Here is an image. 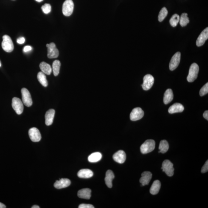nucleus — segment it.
<instances>
[{
  "label": "nucleus",
  "instance_id": "nucleus-22",
  "mask_svg": "<svg viewBox=\"0 0 208 208\" xmlns=\"http://www.w3.org/2000/svg\"><path fill=\"white\" fill-rule=\"evenodd\" d=\"M161 187L160 181L156 180L153 182L150 189V193L152 195H155L159 193Z\"/></svg>",
  "mask_w": 208,
  "mask_h": 208
},
{
  "label": "nucleus",
  "instance_id": "nucleus-37",
  "mask_svg": "<svg viewBox=\"0 0 208 208\" xmlns=\"http://www.w3.org/2000/svg\"><path fill=\"white\" fill-rule=\"evenodd\" d=\"M25 39H24V38L23 37H21L19 38L17 40V43L19 44H22L24 43L25 42Z\"/></svg>",
  "mask_w": 208,
  "mask_h": 208
},
{
  "label": "nucleus",
  "instance_id": "nucleus-41",
  "mask_svg": "<svg viewBox=\"0 0 208 208\" xmlns=\"http://www.w3.org/2000/svg\"><path fill=\"white\" fill-rule=\"evenodd\" d=\"M35 1H37L38 2H41L43 1V0H35Z\"/></svg>",
  "mask_w": 208,
  "mask_h": 208
},
{
  "label": "nucleus",
  "instance_id": "nucleus-5",
  "mask_svg": "<svg viewBox=\"0 0 208 208\" xmlns=\"http://www.w3.org/2000/svg\"><path fill=\"white\" fill-rule=\"evenodd\" d=\"M174 165L170 160H166L162 163L161 169L169 177H172L174 174Z\"/></svg>",
  "mask_w": 208,
  "mask_h": 208
},
{
  "label": "nucleus",
  "instance_id": "nucleus-23",
  "mask_svg": "<svg viewBox=\"0 0 208 208\" xmlns=\"http://www.w3.org/2000/svg\"><path fill=\"white\" fill-rule=\"evenodd\" d=\"M174 98V94L171 89H167L164 95L163 102L165 104H167L171 102Z\"/></svg>",
  "mask_w": 208,
  "mask_h": 208
},
{
  "label": "nucleus",
  "instance_id": "nucleus-28",
  "mask_svg": "<svg viewBox=\"0 0 208 208\" xmlns=\"http://www.w3.org/2000/svg\"><path fill=\"white\" fill-rule=\"evenodd\" d=\"M61 67V63L60 61L56 60L54 61L53 64V70L54 75L57 76L60 73Z\"/></svg>",
  "mask_w": 208,
  "mask_h": 208
},
{
  "label": "nucleus",
  "instance_id": "nucleus-27",
  "mask_svg": "<svg viewBox=\"0 0 208 208\" xmlns=\"http://www.w3.org/2000/svg\"><path fill=\"white\" fill-rule=\"evenodd\" d=\"M169 148V144L168 142L165 140H162L159 145V149L160 151H159V153H165L168 151Z\"/></svg>",
  "mask_w": 208,
  "mask_h": 208
},
{
  "label": "nucleus",
  "instance_id": "nucleus-29",
  "mask_svg": "<svg viewBox=\"0 0 208 208\" xmlns=\"http://www.w3.org/2000/svg\"><path fill=\"white\" fill-rule=\"evenodd\" d=\"M179 22L181 26L182 27L186 26L189 22V19L188 17L187 14L183 13L180 17Z\"/></svg>",
  "mask_w": 208,
  "mask_h": 208
},
{
  "label": "nucleus",
  "instance_id": "nucleus-34",
  "mask_svg": "<svg viewBox=\"0 0 208 208\" xmlns=\"http://www.w3.org/2000/svg\"><path fill=\"white\" fill-rule=\"evenodd\" d=\"M208 171V161L207 160L203 165L202 167V168L201 172L202 173H205L207 172Z\"/></svg>",
  "mask_w": 208,
  "mask_h": 208
},
{
  "label": "nucleus",
  "instance_id": "nucleus-11",
  "mask_svg": "<svg viewBox=\"0 0 208 208\" xmlns=\"http://www.w3.org/2000/svg\"><path fill=\"white\" fill-rule=\"evenodd\" d=\"M181 53L179 52L176 53L171 58L169 63V69L174 71L178 66L180 61Z\"/></svg>",
  "mask_w": 208,
  "mask_h": 208
},
{
  "label": "nucleus",
  "instance_id": "nucleus-17",
  "mask_svg": "<svg viewBox=\"0 0 208 208\" xmlns=\"http://www.w3.org/2000/svg\"><path fill=\"white\" fill-rule=\"evenodd\" d=\"M55 110L50 109L46 112L45 115V124L47 126H50L52 124L55 115Z\"/></svg>",
  "mask_w": 208,
  "mask_h": 208
},
{
  "label": "nucleus",
  "instance_id": "nucleus-2",
  "mask_svg": "<svg viewBox=\"0 0 208 208\" xmlns=\"http://www.w3.org/2000/svg\"><path fill=\"white\" fill-rule=\"evenodd\" d=\"M199 68L196 63H193L190 68L189 73L187 77V80L189 82H193L197 78Z\"/></svg>",
  "mask_w": 208,
  "mask_h": 208
},
{
  "label": "nucleus",
  "instance_id": "nucleus-31",
  "mask_svg": "<svg viewBox=\"0 0 208 208\" xmlns=\"http://www.w3.org/2000/svg\"><path fill=\"white\" fill-rule=\"evenodd\" d=\"M168 10H167L166 7H164L161 10L160 13H159L158 20L160 22H162V21L165 19L168 14Z\"/></svg>",
  "mask_w": 208,
  "mask_h": 208
},
{
  "label": "nucleus",
  "instance_id": "nucleus-42",
  "mask_svg": "<svg viewBox=\"0 0 208 208\" xmlns=\"http://www.w3.org/2000/svg\"><path fill=\"white\" fill-rule=\"evenodd\" d=\"M1 61H0V67H1Z\"/></svg>",
  "mask_w": 208,
  "mask_h": 208
},
{
  "label": "nucleus",
  "instance_id": "nucleus-39",
  "mask_svg": "<svg viewBox=\"0 0 208 208\" xmlns=\"http://www.w3.org/2000/svg\"><path fill=\"white\" fill-rule=\"evenodd\" d=\"M6 206L3 203L0 202V208H6Z\"/></svg>",
  "mask_w": 208,
  "mask_h": 208
},
{
  "label": "nucleus",
  "instance_id": "nucleus-36",
  "mask_svg": "<svg viewBox=\"0 0 208 208\" xmlns=\"http://www.w3.org/2000/svg\"><path fill=\"white\" fill-rule=\"evenodd\" d=\"M32 49V47L31 46H29V45H27V46L24 47L23 49V51L24 53H27L31 51Z\"/></svg>",
  "mask_w": 208,
  "mask_h": 208
},
{
  "label": "nucleus",
  "instance_id": "nucleus-10",
  "mask_svg": "<svg viewBox=\"0 0 208 208\" xmlns=\"http://www.w3.org/2000/svg\"><path fill=\"white\" fill-rule=\"evenodd\" d=\"M143 110L140 108H136L133 109L130 114V118L131 121H136L142 119L144 116Z\"/></svg>",
  "mask_w": 208,
  "mask_h": 208
},
{
  "label": "nucleus",
  "instance_id": "nucleus-13",
  "mask_svg": "<svg viewBox=\"0 0 208 208\" xmlns=\"http://www.w3.org/2000/svg\"><path fill=\"white\" fill-rule=\"evenodd\" d=\"M208 38V28H206L202 32L199 36L196 41L197 46L200 47L204 45Z\"/></svg>",
  "mask_w": 208,
  "mask_h": 208
},
{
  "label": "nucleus",
  "instance_id": "nucleus-3",
  "mask_svg": "<svg viewBox=\"0 0 208 208\" xmlns=\"http://www.w3.org/2000/svg\"><path fill=\"white\" fill-rule=\"evenodd\" d=\"M2 47L4 51L10 53L13 51L14 46L11 38L7 35L3 36Z\"/></svg>",
  "mask_w": 208,
  "mask_h": 208
},
{
  "label": "nucleus",
  "instance_id": "nucleus-6",
  "mask_svg": "<svg viewBox=\"0 0 208 208\" xmlns=\"http://www.w3.org/2000/svg\"><path fill=\"white\" fill-rule=\"evenodd\" d=\"M12 106L17 114L21 115L23 112V104L19 98H14L12 100Z\"/></svg>",
  "mask_w": 208,
  "mask_h": 208
},
{
  "label": "nucleus",
  "instance_id": "nucleus-9",
  "mask_svg": "<svg viewBox=\"0 0 208 208\" xmlns=\"http://www.w3.org/2000/svg\"><path fill=\"white\" fill-rule=\"evenodd\" d=\"M154 82V78L151 74H147L143 77V83L142 85L144 90L150 89L153 86Z\"/></svg>",
  "mask_w": 208,
  "mask_h": 208
},
{
  "label": "nucleus",
  "instance_id": "nucleus-20",
  "mask_svg": "<svg viewBox=\"0 0 208 208\" xmlns=\"http://www.w3.org/2000/svg\"><path fill=\"white\" fill-rule=\"evenodd\" d=\"M91 190L88 188L80 190L77 193V196L80 198L89 199L91 197Z\"/></svg>",
  "mask_w": 208,
  "mask_h": 208
},
{
  "label": "nucleus",
  "instance_id": "nucleus-1",
  "mask_svg": "<svg viewBox=\"0 0 208 208\" xmlns=\"http://www.w3.org/2000/svg\"><path fill=\"white\" fill-rule=\"evenodd\" d=\"M155 142L153 139H148L145 141L140 147V151L143 154H145L152 151L155 149Z\"/></svg>",
  "mask_w": 208,
  "mask_h": 208
},
{
  "label": "nucleus",
  "instance_id": "nucleus-4",
  "mask_svg": "<svg viewBox=\"0 0 208 208\" xmlns=\"http://www.w3.org/2000/svg\"><path fill=\"white\" fill-rule=\"evenodd\" d=\"M74 4L72 0H66L64 2L62 12L64 16H70L73 11Z\"/></svg>",
  "mask_w": 208,
  "mask_h": 208
},
{
  "label": "nucleus",
  "instance_id": "nucleus-18",
  "mask_svg": "<svg viewBox=\"0 0 208 208\" xmlns=\"http://www.w3.org/2000/svg\"><path fill=\"white\" fill-rule=\"evenodd\" d=\"M184 108L181 104L179 103H175L170 107L168 109V112L170 113L173 114L176 113H180L183 111Z\"/></svg>",
  "mask_w": 208,
  "mask_h": 208
},
{
  "label": "nucleus",
  "instance_id": "nucleus-19",
  "mask_svg": "<svg viewBox=\"0 0 208 208\" xmlns=\"http://www.w3.org/2000/svg\"><path fill=\"white\" fill-rule=\"evenodd\" d=\"M93 175V172L91 170L88 169H81L77 173V176L80 178H90Z\"/></svg>",
  "mask_w": 208,
  "mask_h": 208
},
{
  "label": "nucleus",
  "instance_id": "nucleus-32",
  "mask_svg": "<svg viewBox=\"0 0 208 208\" xmlns=\"http://www.w3.org/2000/svg\"><path fill=\"white\" fill-rule=\"evenodd\" d=\"M41 9L44 13L48 14L51 11V6L49 4H45L42 6Z\"/></svg>",
  "mask_w": 208,
  "mask_h": 208
},
{
  "label": "nucleus",
  "instance_id": "nucleus-15",
  "mask_svg": "<svg viewBox=\"0 0 208 208\" xmlns=\"http://www.w3.org/2000/svg\"><path fill=\"white\" fill-rule=\"evenodd\" d=\"M113 159L118 163H124L126 159V153L123 150H119L113 155Z\"/></svg>",
  "mask_w": 208,
  "mask_h": 208
},
{
  "label": "nucleus",
  "instance_id": "nucleus-38",
  "mask_svg": "<svg viewBox=\"0 0 208 208\" xmlns=\"http://www.w3.org/2000/svg\"><path fill=\"white\" fill-rule=\"evenodd\" d=\"M203 116L205 119L208 120V110H206L204 112L203 114Z\"/></svg>",
  "mask_w": 208,
  "mask_h": 208
},
{
  "label": "nucleus",
  "instance_id": "nucleus-16",
  "mask_svg": "<svg viewBox=\"0 0 208 208\" xmlns=\"http://www.w3.org/2000/svg\"><path fill=\"white\" fill-rule=\"evenodd\" d=\"M151 173L150 171H144L142 174L139 182L142 184V186L147 185L149 183L152 178Z\"/></svg>",
  "mask_w": 208,
  "mask_h": 208
},
{
  "label": "nucleus",
  "instance_id": "nucleus-8",
  "mask_svg": "<svg viewBox=\"0 0 208 208\" xmlns=\"http://www.w3.org/2000/svg\"><path fill=\"white\" fill-rule=\"evenodd\" d=\"M48 48V57L50 59L56 58L58 57L59 54L58 50L56 47L55 44L51 42L49 44H47Z\"/></svg>",
  "mask_w": 208,
  "mask_h": 208
},
{
  "label": "nucleus",
  "instance_id": "nucleus-40",
  "mask_svg": "<svg viewBox=\"0 0 208 208\" xmlns=\"http://www.w3.org/2000/svg\"><path fill=\"white\" fill-rule=\"evenodd\" d=\"M32 208H39L40 207L38 206H37V205H34V206H32Z\"/></svg>",
  "mask_w": 208,
  "mask_h": 208
},
{
  "label": "nucleus",
  "instance_id": "nucleus-30",
  "mask_svg": "<svg viewBox=\"0 0 208 208\" xmlns=\"http://www.w3.org/2000/svg\"><path fill=\"white\" fill-rule=\"evenodd\" d=\"M180 20V16L177 14H175L170 20V23L173 27L177 26Z\"/></svg>",
  "mask_w": 208,
  "mask_h": 208
},
{
  "label": "nucleus",
  "instance_id": "nucleus-12",
  "mask_svg": "<svg viewBox=\"0 0 208 208\" xmlns=\"http://www.w3.org/2000/svg\"><path fill=\"white\" fill-rule=\"evenodd\" d=\"M29 135L32 141L39 142L41 139V135L38 129L36 128H32L29 131Z\"/></svg>",
  "mask_w": 208,
  "mask_h": 208
},
{
  "label": "nucleus",
  "instance_id": "nucleus-35",
  "mask_svg": "<svg viewBox=\"0 0 208 208\" xmlns=\"http://www.w3.org/2000/svg\"><path fill=\"white\" fill-rule=\"evenodd\" d=\"M79 208H94L95 207L92 205L89 204H81L79 206Z\"/></svg>",
  "mask_w": 208,
  "mask_h": 208
},
{
  "label": "nucleus",
  "instance_id": "nucleus-26",
  "mask_svg": "<svg viewBox=\"0 0 208 208\" xmlns=\"http://www.w3.org/2000/svg\"><path fill=\"white\" fill-rule=\"evenodd\" d=\"M37 78L39 83L44 86V87H47L48 85V82L47 81L46 76L43 72H39L37 74Z\"/></svg>",
  "mask_w": 208,
  "mask_h": 208
},
{
  "label": "nucleus",
  "instance_id": "nucleus-24",
  "mask_svg": "<svg viewBox=\"0 0 208 208\" xmlns=\"http://www.w3.org/2000/svg\"><path fill=\"white\" fill-rule=\"evenodd\" d=\"M39 67L42 72L44 73L47 74V75H50L51 74L52 69L51 66L45 62H42L40 63Z\"/></svg>",
  "mask_w": 208,
  "mask_h": 208
},
{
  "label": "nucleus",
  "instance_id": "nucleus-25",
  "mask_svg": "<svg viewBox=\"0 0 208 208\" xmlns=\"http://www.w3.org/2000/svg\"><path fill=\"white\" fill-rule=\"evenodd\" d=\"M102 154L100 152H95L91 154L88 158L89 162L91 163H96L101 160Z\"/></svg>",
  "mask_w": 208,
  "mask_h": 208
},
{
  "label": "nucleus",
  "instance_id": "nucleus-33",
  "mask_svg": "<svg viewBox=\"0 0 208 208\" xmlns=\"http://www.w3.org/2000/svg\"><path fill=\"white\" fill-rule=\"evenodd\" d=\"M208 92V83H207L202 88L200 91V96H203Z\"/></svg>",
  "mask_w": 208,
  "mask_h": 208
},
{
  "label": "nucleus",
  "instance_id": "nucleus-7",
  "mask_svg": "<svg viewBox=\"0 0 208 208\" xmlns=\"http://www.w3.org/2000/svg\"><path fill=\"white\" fill-rule=\"evenodd\" d=\"M21 93L22 102L24 105L27 107H31L32 105L33 101L29 91L25 88H23L21 89Z\"/></svg>",
  "mask_w": 208,
  "mask_h": 208
},
{
  "label": "nucleus",
  "instance_id": "nucleus-14",
  "mask_svg": "<svg viewBox=\"0 0 208 208\" xmlns=\"http://www.w3.org/2000/svg\"><path fill=\"white\" fill-rule=\"evenodd\" d=\"M71 184L70 180L68 179H62L56 181L54 186L56 189H61L68 187Z\"/></svg>",
  "mask_w": 208,
  "mask_h": 208
},
{
  "label": "nucleus",
  "instance_id": "nucleus-21",
  "mask_svg": "<svg viewBox=\"0 0 208 208\" xmlns=\"http://www.w3.org/2000/svg\"><path fill=\"white\" fill-rule=\"evenodd\" d=\"M115 175L113 171L108 170L106 172L105 182L108 187L111 188L112 187V181L114 179Z\"/></svg>",
  "mask_w": 208,
  "mask_h": 208
}]
</instances>
